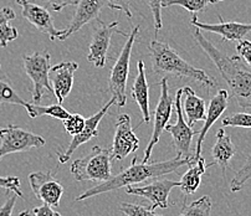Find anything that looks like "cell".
<instances>
[{
  "label": "cell",
  "mask_w": 251,
  "mask_h": 216,
  "mask_svg": "<svg viewBox=\"0 0 251 216\" xmlns=\"http://www.w3.org/2000/svg\"><path fill=\"white\" fill-rule=\"evenodd\" d=\"M193 38L206 56L213 61L229 87V97L243 108H251V67L239 55L227 56L204 38L201 29L195 27Z\"/></svg>",
  "instance_id": "obj_1"
},
{
  "label": "cell",
  "mask_w": 251,
  "mask_h": 216,
  "mask_svg": "<svg viewBox=\"0 0 251 216\" xmlns=\"http://www.w3.org/2000/svg\"><path fill=\"white\" fill-rule=\"evenodd\" d=\"M194 160L193 158H176L166 160V162H154V163H145V162H138L137 155H134L128 168L123 169L116 175L111 176L106 182L99 183L91 189L86 190L81 195L76 197V201H85L90 197H94L96 195L104 194V192H112V190L126 188L128 185L139 184V183L150 182L152 179L160 178L167 174H172L180 169L184 166H189Z\"/></svg>",
  "instance_id": "obj_2"
},
{
  "label": "cell",
  "mask_w": 251,
  "mask_h": 216,
  "mask_svg": "<svg viewBox=\"0 0 251 216\" xmlns=\"http://www.w3.org/2000/svg\"><path fill=\"white\" fill-rule=\"evenodd\" d=\"M148 50L152 59V70L157 75L193 78L208 88L217 86V81L211 76L203 70L192 66L167 43L153 40L148 45Z\"/></svg>",
  "instance_id": "obj_3"
},
{
  "label": "cell",
  "mask_w": 251,
  "mask_h": 216,
  "mask_svg": "<svg viewBox=\"0 0 251 216\" xmlns=\"http://www.w3.org/2000/svg\"><path fill=\"white\" fill-rule=\"evenodd\" d=\"M111 148L95 145L85 157L71 164V174L76 182H106L112 176Z\"/></svg>",
  "instance_id": "obj_4"
},
{
  "label": "cell",
  "mask_w": 251,
  "mask_h": 216,
  "mask_svg": "<svg viewBox=\"0 0 251 216\" xmlns=\"http://www.w3.org/2000/svg\"><path fill=\"white\" fill-rule=\"evenodd\" d=\"M139 32V25L134 26L132 31L127 36V41L123 45L115 65L110 73V80H108V88H110L112 97L116 99V103L118 107L126 106L127 96H126V90H127V80H128L129 73V64H131L132 48L136 43L137 35Z\"/></svg>",
  "instance_id": "obj_5"
},
{
  "label": "cell",
  "mask_w": 251,
  "mask_h": 216,
  "mask_svg": "<svg viewBox=\"0 0 251 216\" xmlns=\"http://www.w3.org/2000/svg\"><path fill=\"white\" fill-rule=\"evenodd\" d=\"M50 60L51 56L48 51H36L32 55H24V69L26 75L31 80L32 86V102L34 104H39L43 99L45 92L53 94L51 86L49 72H50Z\"/></svg>",
  "instance_id": "obj_6"
},
{
  "label": "cell",
  "mask_w": 251,
  "mask_h": 216,
  "mask_svg": "<svg viewBox=\"0 0 251 216\" xmlns=\"http://www.w3.org/2000/svg\"><path fill=\"white\" fill-rule=\"evenodd\" d=\"M183 88L178 90L174 98L173 110L176 115V120L174 124H168L166 127V131L169 132L173 141V147L176 149V158H193L192 154V143L197 132L188 124L185 120L184 113H183L182 106Z\"/></svg>",
  "instance_id": "obj_7"
},
{
  "label": "cell",
  "mask_w": 251,
  "mask_h": 216,
  "mask_svg": "<svg viewBox=\"0 0 251 216\" xmlns=\"http://www.w3.org/2000/svg\"><path fill=\"white\" fill-rule=\"evenodd\" d=\"M0 160L5 155L27 152L32 148L44 147L46 144V141L41 136L25 131L14 124H9L5 128L0 129Z\"/></svg>",
  "instance_id": "obj_8"
},
{
  "label": "cell",
  "mask_w": 251,
  "mask_h": 216,
  "mask_svg": "<svg viewBox=\"0 0 251 216\" xmlns=\"http://www.w3.org/2000/svg\"><path fill=\"white\" fill-rule=\"evenodd\" d=\"M174 107V99L172 98L169 95V86L168 80L163 78L160 81V95L159 99H158L157 107L154 110V123H153V133L151 137V141L148 143L147 148L145 150V157L143 160L145 163H148V160L152 157L153 148L155 147V144L159 142L160 136L166 131V127L168 125L169 120H171L172 112H173Z\"/></svg>",
  "instance_id": "obj_9"
},
{
  "label": "cell",
  "mask_w": 251,
  "mask_h": 216,
  "mask_svg": "<svg viewBox=\"0 0 251 216\" xmlns=\"http://www.w3.org/2000/svg\"><path fill=\"white\" fill-rule=\"evenodd\" d=\"M97 22H99V26L95 30L92 40L88 46L90 53L87 56V61L94 64L96 67L102 69L106 66L107 53H108V48L111 46L113 34H121L126 38L128 36V34H125L122 30L117 29V22H113L111 24H104L100 19H97Z\"/></svg>",
  "instance_id": "obj_10"
},
{
  "label": "cell",
  "mask_w": 251,
  "mask_h": 216,
  "mask_svg": "<svg viewBox=\"0 0 251 216\" xmlns=\"http://www.w3.org/2000/svg\"><path fill=\"white\" fill-rule=\"evenodd\" d=\"M32 192L44 204L57 208L64 195V187L51 171H34L29 174Z\"/></svg>",
  "instance_id": "obj_11"
},
{
  "label": "cell",
  "mask_w": 251,
  "mask_h": 216,
  "mask_svg": "<svg viewBox=\"0 0 251 216\" xmlns=\"http://www.w3.org/2000/svg\"><path fill=\"white\" fill-rule=\"evenodd\" d=\"M179 188V182L169 180V179L155 178L150 180V184L145 187H126V192L128 195L146 197L152 203L151 208L154 210L155 208L167 209L169 206V195L173 188Z\"/></svg>",
  "instance_id": "obj_12"
},
{
  "label": "cell",
  "mask_w": 251,
  "mask_h": 216,
  "mask_svg": "<svg viewBox=\"0 0 251 216\" xmlns=\"http://www.w3.org/2000/svg\"><path fill=\"white\" fill-rule=\"evenodd\" d=\"M139 148V139L137 138L132 127L131 117L128 115H121L116 123V132L113 137V144L111 148V155L113 160H123L131 153L137 152Z\"/></svg>",
  "instance_id": "obj_13"
},
{
  "label": "cell",
  "mask_w": 251,
  "mask_h": 216,
  "mask_svg": "<svg viewBox=\"0 0 251 216\" xmlns=\"http://www.w3.org/2000/svg\"><path fill=\"white\" fill-rule=\"evenodd\" d=\"M16 4L22 6L23 18L26 19L39 31L48 35L50 40L59 39L64 34V30H57L55 27L52 16L46 8L29 1V0H16Z\"/></svg>",
  "instance_id": "obj_14"
},
{
  "label": "cell",
  "mask_w": 251,
  "mask_h": 216,
  "mask_svg": "<svg viewBox=\"0 0 251 216\" xmlns=\"http://www.w3.org/2000/svg\"><path fill=\"white\" fill-rule=\"evenodd\" d=\"M116 103V99L111 98L110 101L107 102L103 107H102L101 110L94 115L92 117H90L88 120H86L85 123V127H83L82 131L80 132L78 134L74 136L73 141L70 142V144L66 147V149L64 152H59L57 153V158H59V162L60 164H65L67 163L70 160V158L73 157V154L75 153V150L77 149L80 145L85 144L86 142H88L90 139L95 138V137L99 136V124L100 122L102 120V118L106 116V113L108 112V110L111 108L112 104Z\"/></svg>",
  "instance_id": "obj_15"
},
{
  "label": "cell",
  "mask_w": 251,
  "mask_h": 216,
  "mask_svg": "<svg viewBox=\"0 0 251 216\" xmlns=\"http://www.w3.org/2000/svg\"><path fill=\"white\" fill-rule=\"evenodd\" d=\"M78 64L73 61L60 62L50 69L49 77L52 86L53 95L56 96L57 103L61 104L70 95L74 86V77L77 71Z\"/></svg>",
  "instance_id": "obj_16"
},
{
  "label": "cell",
  "mask_w": 251,
  "mask_h": 216,
  "mask_svg": "<svg viewBox=\"0 0 251 216\" xmlns=\"http://www.w3.org/2000/svg\"><path fill=\"white\" fill-rule=\"evenodd\" d=\"M220 23L219 24H204L201 23L195 14H192L190 24L194 27L204 30V31L213 32L219 35L223 41H240L245 38L249 32H251V24H244V23L236 22H224L220 15H218Z\"/></svg>",
  "instance_id": "obj_17"
},
{
  "label": "cell",
  "mask_w": 251,
  "mask_h": 216,
  "mask_svg": "<svg viewBox=\"0 0 251 216\" xmlns=\"http://www.w3.org/2000/svg\"><path fill=\"white\" fill-rule=\"evenodd\" d=\"M104 5H107L106 0H78L73 20L70 23L69 27L64 30V34L60 36L59 40H66L86 24L99 19V14L101 13Z\"/></svg>",
  "instance_id": "obj_18"
},
{
  "label": "cell",
  "mask_w": 251,
  "mask_h": 216,
  "mask_svg": "<svg viewBox=\"0 0 251 216\" xmlns=\"http://www.w3.org/2000/svg\"><path fill=\"white\" fill-rule=\"evenodd\" d=\"M229 92L226 90H219L218 94H215V96L210 99L208 106V110H206V116L205 120H204V124L201 127V131L198 132V139H197V148H195V154L194 159H198L201 157V147H203V142L205 139L206 133H208L209 129L211 128V125L217 122L220 117H222L223 113L225 112V110L227 108V104H229Z\"/></svg>",
  "instance_id": "obj_19"
},
{
  "label": "cell",
  "mask_w": 251,
  "mask_h": 216,
  "mask_svg": "<svg viewBox=\"0 0 251 216\" xmlns=\"http://www.w3.org/2000/svg\"><path fill=\"white\" fill-rule=\"evenodd\" d=\"M138 73L134 77L133 86H132L131 94L136 103L138 104L139 110H141L143 120L141 124L146 123L148 124L151 120V112H150V86H148L147 77H146V66L145 62L139 60L137 64Z\"/></svg>",
  "instance_id": "obj_20"
},
{
  "label": "cell",
  "mask_w": 251,
  "mask_h": 216,
  "mask_svg": "<svg viewBox=\"0 0 251 216\" xmlns=\"http://www.w3.org/2000/svg\"><path fill=\"white\" fill-rule=\"evenodd\" d=\"M213 164L211 163L206 166L205 159L203 157L198 158V159H194L192 163L189 164V168L182 175V179L179 182V188H180V192L187 196V195L194 194L197 190L199 189L201 184V176L205 174L206 168L211 167Z\"/></svg>",
  "instance_id": "obj_21"
},
{
  "label": "cell",
  "mask_w": 251,
  "mask_h": 216,
  "mask_svg": "<svg viewBox=\"0 0 251 216\" xmlns=\"http://www.w3.org/2000/svg\"><path fill=\"white\" fill-rule=\"evenodd\" d=\"M236 149L232 144L231 138L224 132V129L220 128L217 132V141L211 149V155H213L214 163L218 164L222 169L223 174L225 175L227 167H229L230 160L235 155Z\"/></svg>",
  "instance_id": "obj_22"
},
{
  "label": "cell",
  "mask_w": 251,
  "mask_h": 216,
  "mask_svg": "<svg viewBox=\"0 0 251 216\" xmlns=\"http://www.w3.org/2000/svg\"><path fill=\"white\" fill-rule=\"evenodd\" d=\"M183 96H184V101H183L182 106L184 110L185 117H187V122L190 127L195 124L199 120H205L206 116V106L205 101L203 98L195 94L190 87H183Z\"/></svg>",
  "instance_id": "obj_23"
},
{
  "label": "cell",
  "mask_w": 251,
  "mask_h": 216,
  "mask_svg": "<svg viewBox=\"0 0 251 216\" xmlns=\"http://www.w3.org/2000/svg\"><path fill=\"white\" fill-rule=\"evenodd\" d=\"M15 18V11L9 6L0 9V46L1 48H6L9 43L16 40L19 36L16 27L10 25V22Z\"/></svg>",
  "instance_id": "obj_24"
},
{
  "label": "cell",
  "mask_w": 251,
  "mask_h": 216,
  "mask_svg": "<svg viewBox=\"0 0 251 216\" xmlns=\"http://www.w3.org/2000/svg\"><path fill=\"white\" fill-rule=\"evenodd\" d=\"M25 110H26L27 115L31 118H38L41 117V116H50V117L56 118V120H65L70 115H71V113H70L66 108H64L60 103L51 104V106L46 107L40 106V104L29 103Z\"/></svg>",
  "instance_id": "obj_25"
},
{
  "label": "cell",
  "mask_w": 251,
  "mask_h": 216,
  "mask_svg": "<svg viewBox=\"0 0 251 216\" xmlns=\"http://www.w3.org/2000/svg\"><path fill=\"white\" fill-rule=\"evenodd\" d=\"M213 201L210 196L204 195L198 200L192 201L190 204H184L179 216H210Z\"/></svg>",
  "instance_id": "obj_26"
},
{
  "label": "cell",
  "mask_w": 251,
  "mask_h": 216,
  "mask_svg": "<svg viewBox=\"0 0 251 216\" xmlns=\"http://www.w3.org/2000/svg\"><path fill=\"white\" fill-rule=\"evenodd\" d=\"M211 4V0H163L162 8H169L173 5L183 6L185 10L189 13L198 15L199 13H203L208 9Z\"/></svg>",
  "instance_id": "obj_27"
},
{
  "label": "cell",
  "mask_w": 251,
  "mask_h": 216,
  "mask_svg": "<svg viewBox=\"0 0 251 216\" xmlns=\"http://www.w3.org/2000/svg\"><path fill=\"white\" fill-rule=\"evenodd\" d=\"M0 104H19L26 108L29 102L24 101L10 83L0 78Z\"/></svg>",
  "instance_id": "obj_28"
},
{
  "label": "cell",
  "mask_w": 251,
  "mask_h": 216,
  "mask_svg": "<svg viewBox=\"0 0 251 216\" xmlns=\"http://www.w3.org/2000/svg\"><path fill=\"white\" fill-rule=\"evenodd\" d=\"M249 179H251V154L246 155V160L244 166L235 173L234 178L230 183V192H238L245 187Z\"/></svg>",
  "instance_id": "obj_29"
},
{
  "label": "cell",
  "mask_w": 251,
  "mask_h": 216,
  "mask_svg": "<svg viewBox=\"0 0 251 216\" xmlns=\"http://www.w3.org/2000/svg\"><path fill=\"white\" fill-rule=\"evenodd\" d=\"M120 210L126 216H162L157 215L152 208H146V206L139 205V204L121 203Z\"/></svg>",
  "instance_id": "obj_30"
},
{
  "label": "cell",
  "mask_w": 251,
  "mask_h": 216,
  "mask_svg": "<svg viewBox=\"0 0 251 216\" xmlns=\"http://www.w3.org/2000/svg\"><path fill=\"white\" fill-rule=\"evenodd\" d=\"M224 127H240V128H251L250 113H234L224 117L222 120Z\"/></svg>",
  "instance_id": "obj_31"
},
{
  "label": "cell",
  "mask_w": 251,
  "mask_h": 216,
  "mask_svg": "<svg viewBox=\"0 0 251 216\" xmlns=\"http://www.w3.org/2000/svg\"><path fill=\"white\" fill-rule=\"evenodd\" d=\"M62 123H64V127L67 133L74 137L82 131L83 127H85L86 120L81 115L74 113V115H70L65 120H62Z\"/></svg>",
  "instance_id": "obj_32"
},
{
  "label": "cell",
  "mask_w": 251,
  "mask_h": 216,
  "mask_svg": "<svg viewBox=\"0 0 251 216\" xmlns=\"http://www.w3.org/2000/svg\"><path fill=\"white\" fill-rule=\"evenodd\" d=\"M0 188L14 192L19 197L24 196L20 189V179L18 176H0Z\"/></svg>",
  "instance_id": "obj_33"
},
{
  "label": "cell",
  "mask_w": 251,
  "mask_h": 216,
  "mask_svg": "<svg viewBox=\"0 0 251 216\" xmlns=\"http://www.w3.org/2000/svg\"><path fill=\"white\" fill-rule=\"evenodd\" d=\"M147 1L151 10H152L154 29L155 32H157L163 26V23H162V4H163V0H147Z\"/></svg>",
  "instance_id": "obj_34"
},
{
  "label": "cell",
  "mask_w": 251,
  "mask_h": 216,
  "mask_svg": "<svg viewBox=\"0 0 251 216\" xmlns=\"http://www.w3.org/2000/svg\"><path fill=\"white\" fill-rule=\"evenodd\" d=\"M238 55L251 67V41L250 40H240L236 45Z\"/></svg>",
  "instance_id": "obj_35"
},
{
  "label": "cell",
  "mask_w": 251,
  "mask_h": 216,
  "mask_svg": "<svg viewBox=\"0 0 251 216\" xmlns=\"http://www.w3.org/2000/svg\"><path fill=\"white\" fill-rule=\"evenodd\" d=\"M9 190H6V199L4 204L0 206V216H13L14 208L16 204V197H19L16 194H9Z\"/></svg>",
  "instance_id": "obj_36"
},
{
  "label": "cell",
  "mask_w": 251,
  "mask_h": 216,
  "mask_svg": "<svg viewBox=\"0 0 251 216\" xmlns=\"http://www.w3.org/2000/svg\"><path fill=\"white\" fill-rule=\"evenodd\" d=\"M106 1L108 8L123 11L126 15L128 16L129 19L133 16L132 15L131 6H129V0H106Z\"/></svg>",
  "instance_id": "obj_37"
},
{
  "label": "cell",
  "mask_w": 251,
  "mask_h": 216,
  "mask_svg": "<svg viewBox=\"0 0 251 216\" xmlns=\"http://www.w3.org/2000/svg\"><path fill=\"white\" fill-rule=\"evenodd\" d=\"M44 1H46L51 6V9L56 13L61 11L65 6L76 5L78 3V0H44Z\"/></svg>",
  "instance_id": "obj_38"
},
{
  "label": "cell",
  "mask_w": 251,
  "mask_h": 216,
  "mask_svg": "<svg viewBox=\"0 0 251 216\" xmlns=\"http://www.w3.org/2000/svg\"><path fill=\"white\" fill-rule=\"evenodd\" d=\"M35 216H61L59 213L53 210L52 206L48 205V204H44V205L39 206V208H35L34 210Z\"/></svg>",
  "instance_id": "obj_39"
},
{
  "label": "cell",
  "mask_w": 251,
  "mask_h": 216,
  "mask_svg": "<svg viewBox=\"0 0 251 216\" xmlns=\"http://www.w3.org/2000/svg\"><path fill=\"white\" fill-rule=\"evenodd\" d=\"M19 216H35V214L32 210H24L19 214Z\"/></svg>",
  "instance_id": "obj_40"
},
{
  "label": "cell",
  "mask_w": 251,
  "mask_h": 216,
  "mask_svg": "<svg viewBox=\"0 0 251 216\" xmlns=\"http://www.w3.org/2000/svg\"><path fill=\"white\" fill-rule=\"evenodd\" d=\"M220 1H223V0H211V4H218Z\"/></svg>",
  "instance_id": "obj_41"
},
{
  "label": "cell",
  "mask_w": 251,
  "mask_h": 216,
  "mask_svg": "<svg viewBox=\"0 0 251 216\" xmlns=\"http://www.w3.org/2000/svg\"><path fill=\"white\" fill-rule=\"evenodd\" d=\"M0 69H1V65H0Z\"/></svg>",
  "instance_id": "obj_42"
}]
</instances>
